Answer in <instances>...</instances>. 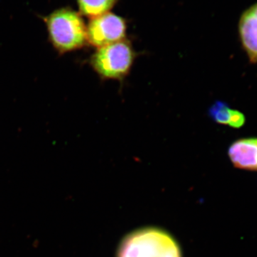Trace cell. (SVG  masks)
I'll return each instance as SVG.
<instances>
[{"label": "cell", "instance_id": "3", "mask_svg": "<svg viewBox=\"0 0 257 257\" xmlns=\"http://www.w3.org/2000/svg\"><path fill=\"white\" fill-rule=\"evenodd\" d=\"M136 54L127 40L98 48L91 58V64L101 79L121 80L131 70Z\"/></svg>", "mask_w": 257, "mask_h": 257}, {"label": "cell", "instance_id": "9", "mask_svg": "<svg viewBox=\"0 0 257 257\" xmlns=\"http://www.w3.org/2000/svg\"><path fill=\"white\" fill-rule=\"evenodd\" d=\"M246 122V117L244 114L236 109H231V115L229 121V126L234 128L242 127Z\"/></svg>", "mask_w": 257, "mask_h": 257}, {"label": "cell", "instance_id": "8", "mask_svg": "<svg viewBox=\"0 0 257 257\" xmlns=\"http://www.w3.org/2000/svg\"><path fill=\"white\" fill-rule=\"evenodd\" d=\"M231 109L227 103L218 100L209 108V115L211 119L217 124L228 125Z\"/></svg>", "mask_w": 257, "mask_h": 257}, {"label": "cell", "instance_id": "1", "mask_svg": "<svg viewBox=\"0 0 257 257\" xmlns=\"http://www.w3.org/2000/svg\"><path fill=\"white\" fill-rule=\"evenodd\" d=\"M116 257H182V253L177 241L167 231L146 227L126 235Z\"/></svg>", "mask_w": 257, "mask_h": 257}, {"label": "cell", "instance_id": "6", "mask_svg": "<svg viewBox=\"0 0 257 257\" xmlns=\"http://www.w3.org/2000/svg\"><path fill=\"white\" fill-rule=\"evenodd\" d=\"M228 156L236 168L257 172V138L235 140L228 149Z\"/></svg>", "mask_w": 257, "mask_h": 257}, {"label": "cell", "instance_id": "5", "mask_svg": "<svg viewBox=\"0 0 257 257\" xmlns=\"http://www.w3.org/2000/svg\"><path fill=\"white\" fill-rule=\"evenodd\" d=\"M238 35L250 63H257V2L246 8L240 15Z\"/></svg>", "mask_w": 257, "mask_h": 257}, {"label": "cell", "instance_id": "2", "mask_svg": "<svg viewBox=\"0 0 257 257\" xmlns=\"http://www.w3.org/2000/svg\"><path fill=\"white\" fill-rule=\"evenodd\" d=\"M51 44L60 54L82 48L87 42V26L79 13L61 8L44 18Z\"/></svg>", "mask_w": 257, "mask_h": 257}, {"label": "cell", "instance_id": "4", "mask_svg": "<svg viewBox=\"0 0 257 257\" xmlns=\"http://www.w3.org/2000/svg\"><path fill=\"white\" fill-rule=\"evenodd\" d=\"M126 23L124 18L108 13L91 19L87 26V42L96 48L124 40Z\"/></svg>", "mask_w": 257, "mask_h": 257}, {"label": "cell", "instance_id": "7", "mask_svg": "<svg viewBox=\"0 0 257 257\" xmlns=\"http://www.w3.org/2000/svg\"><path fill=\"white\" fill-rule=\"evenodd\" d=\"M118 0H77L79 14L91 19L109 13Z\"/></svg>", "mask_w": 257, "mask_h": 257}]
</instances>
